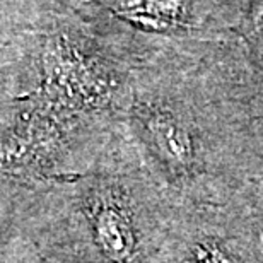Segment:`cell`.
Wrapping results in <instances>:
<instances>
[{"mask_svg":"<svg viewBox=\"0 0 263 263\" xmlns=\"http://www.w3.org/2000/svg\"><path fill=\"white\" fill-rule=\"evenodd\" d=\"M87 219L96 248L109 263H147L162 256L166 246L147 239L127 198L104 192L89 203Z\"/></svg>","mask_w":263,"mask_h":263,"instance_id":"obj_2","label":"cell"},{"mask_svg":"<svg viewBox=\"0 0 263 263\" xmlns=\"http://www.w3.org/2000/svg\"><path fill=\"white\" fill-rule=\"evenodd\" d=\"M236 203L248 220L251 233L255 236L256 248L263 260V175L250 186L245 195L236 200Z\"/></svg>","mask_w":263,"mask_h":263,"instance_id":"obj_3","label":"cell"},{"mask_svg":"<svg viewBox=\"0 0 263 263\" xmlns=\"http://www.w3.org/2000/svg\"><path fill=\"white\" fill-rule=\"evenodd\" d=\"M132 118L176 207H224L263 175V132L200 36H157Z\"/></svg>","mask_w":263,"mask_h":263,"instance_id":"obj_1","label":"cell"}]
</instances>
